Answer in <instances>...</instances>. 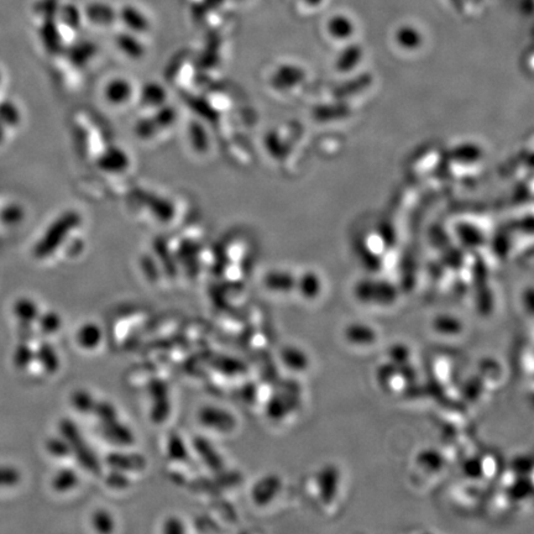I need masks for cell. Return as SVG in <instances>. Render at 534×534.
<instances>
[{"label":"cell","mask_w":534,"mask_h":534,"mask_svg":"<svg viewBox=\"0 0 534 534\" xmlns=\"http://www.w3.org/2000/svg\"><path fill=\"white\" fill-rule=\"evenodd\" d=\"M354 297L366 306L388 308L397 301V289L383 279H363L355 284Z\"/></svg>","instance_id":"obj_1"},{"label":"cell","mask_w":534,"mask_h":534,"mask_svg":"<svg viewBox=\"0 0 534 534\" xmlns=\"http://www.w3.org/2000/svg\"><path fill=\"white\" fill-rule=\"evenodd\" d=\"M58 430L62 437L67 440L70 444L71 454L75 455L77 461L88 471L93 474L100 473V460L95 456V452L87 444L83 435L78 429L75 422L71 420H62L58 427Z\"/></svg>","instance_id":"obj_2"},{"label":"cell","mask_w":534,"mask_h":534,"mask_svg":"<svg viewBox=\"0 0 534 534\" xmlns=\"http://www.w3.org/2000/svg\"><path fill=\"white\" fill-rule=\"evenodd\" d=\"M341 470L333 464H326L314 474L312 488L314 496L323 505H331L341 490Z\"/></svg>","instance_id":"obj_3"},{"label":"cell","mask_w":534,"mask_h":534,"mask_svg":"<svg viewBox=\"0 0 534 534\" xmlns=\"http://www.w3.org/2000/svg\"><path fill=\"white\" fill-rule=\"evenodd\" d=\"M198 421L202 426L219 433H232L237 421L232 412L217 406H205L199 410Z\"/></svg>","instance_id":"obj_4"},{"label":"cell","mask_w":534,"mask_h":534,"mask_svg":"<svg viewBox=\"0 0 534 534\" xmlns=\"http://www.w3.org/2000/svg\"><path fill=\"white\" fill-rule=\"evenodd\" d=\"M343 339L354 348H370L380 339L378 331L366 321H355L348 323L343 329Z\"/></svg>","instance_id":"obj_5"},{"label":"cell","mask_w":534,"mask_h":534,"mask_svg":"<svg viewBox=\"0 0 534 534\" xmlns=\"http://www.w3.org/2000/svg\"><path fill=\"white\" fill-rule=\"evenodd\" d=\"M299 393L297 391H291V388L286 391L277 393L271 396L267 405H266V415L274 421H282L291 413H294L299 406Z\"/></svg>","instance_id":"obj_6"},{"label":"cell","mask_w":534,"mask_h":534,"mask_svg":"<svg viewBox=\"0 0 534 534\" xmlns=\"http://www.w3.org/2000/svg\"><path fill=\"white\" fill-rule=\"evenodd\" d=\"M281 488H282L281 479L277 475L269 474L255 482V485L251 488V498L256 506H266L269 502L274 501L281 491Z\"/></svg>","instance_id":"obj_7"},{"label":"cell","mask_w":534,"mask_h":534,"mask_svg":"<svg viewBox=\"0 0 534 534\" xmlns=\"http://www.w3.org/2000/svg\"><path fill=\"white\" fill-rule=\"evenodd\" d=\"M110 469H115L123 473H139L144 471L147 466L146 458L139 453L113 452L105 459Z\"/></svg>","instance_id":"obj_8"},{"label":"cell","mask_w":534,"mask_h":534,"mask_svg":"<svg viewBox=\"0 0 534 534\" xmlns=\"http://www.w3.org/2000/svg\"><path fill=\"white\" fill-rule=\"evenodd\" d=\"M279 360L294 374H304L311 369L312 360L306 350L298 346H286L279 351Z\"/></svg>","instance_id":"obj_9"},{"label":"cell","mask_w":534,"mask_h":534,"mask_svg":"<svg viewBox=\"0 0 534 534\" xmlns=\"http://www.w3.org/2000/svg\"><path fill=\"white\" fill-rule=\"evenodd\" d=\"M430 329L443 338H456L465 331V323L452 313H438L430 321Z\"/></svg>","instance_id":"obj_10"},{"label":"cell","mask_w":534,"mask_h":534,"mask_svg":"<svg viewBox=\"0 0 534 534\" xmlns=\"http://www.w3.org/2000/svg\"><path fill=\"white\" fill-rule=\"evenodd\" d=\"M193 449L202 459V461L205 464V466L213 471V473H222L225 466L224 459L222 458L220 453L215 449V447L212 444V442L202 437H197L193 439Z\"/></svg>","instance_id":"obj_11"},{"label":"cell","mask_w":534,"mask_h":534,"mask_svg":"<svg viewBox=\"0 0 534 534\" xmlns=\"http://www.w3.org/2000/svg\"><path fill=\"white\" fill-rule=\"evenodd\" d=\"M102 434L105 439L112 444L120 445V447H130L135 442V434L130 427L127 426L123 422L115 421L100 424Z\"/></svg>","instance_id":"obj_12"},{"label":"cell","mask_w":534,"mask_h":534,"mask_svg":"<svg viewBox=\"0 0 534 534\" xmlns=\"http://www.w3.org/2000/svg\"><path fill=\"white\" fill-rule=\"evenodd\" d=\"M35 363L48 374H56L60 369V356L51 343L43 341L35 349Z\"/></svg>","instance_id":"obj_13"},{"label":"cell","mask_w":534,"mask_h":534,"mask_svg":"<svg viewBox=\"0 0 534 534\" xmlns=\"http://www.w3.org/2000/svg\"><path fill=\"white\" fill-rule=\"evenodd\" d=\"M76 341L82 349H97L103 341V331L97 323L87 321L77 329Z\"/></svg>","instance_id":"obj_14"},{"label":"cell","mask_w":534,"mask_h":534,"mask_svg":"<svg viewBox=\"0 0 534 534\" xmlns=\"http://www.w3.org/2000/svg\"><path fill=\"white\" fill-rule=\"evenodd\" d=\"M296 289L304 299L316 301L323 291L321 277L314 272H306L296 281Z\"/></svg>","instance_id":"obj_15"},{"label":"cell","mask_w":534,"mask_h":534,"mask_svg":"<svg viewBox=\"0 0 534 534\" xmlns=\"http://www.w3.org/2000/svg\"><path fill=\"white\" fill-rule=\"evenodd\" d=\"M296 281L292 274L284 271H274L266 274V289L276 294H289L296 289Z\"/></svg>","instance_id":"obj_16"},{"label":"cell","mask_w":534,"mask_h":534,"mask_svg":"<svg viewBox=\"0 0 534 534\" xmlns=\"http://www.w3.org/2000/svg\"><path fill=\"white\" fill-rule=\"evenodd\" d=\"M13 313L15 318L20 321V324H33L40 316V308L38 303L31 298H19L13 306Z\"/></svg>","instance_id":"obj_17"},{"label":"cell","mask_w":534,"mask_h":534,"mask_svg":"<svg viewBox=\"0 0 534 534\" xmlns=\"http://www.w3.org/2000/svg\"><path fill=\"white\" fill-rule=\"evenodd\" d=\"M416 464L427 473L437 474L444 468L445 459L438 450L427 448L417 454Z\"/></svg>","instance_id":"obj_18"},{"label":"cell","mask_w":534,"mask_h":534,"mask_svg":"<svg viewBox=\"0 0 534 534\" xmlns=\"http://www.w3.org/2000/svg\"><path fill=\"white\" fill-rule=\"evenodd\" d=\"M78 482H80V476L75 469L63 468L60 469L55 474V476L51 480V486L56 492L66 493L76 488L78 486Z\"/></svg>","instance_id":"obj_19"},{"label":"cell","mask_w":534,"mask_h":534,"mask_svg":"<svg viewBox=\"0 0 534 534\" xmlns=\"http://www.w3.org/2000/svg\"><path fill=\"white\" fill-rule=\"evenodd\" d=\"M328 33L334 38H348L354 33V23L346 15L331 16L328 23Z\"/></svg>","instance_id":"obj_20"},{"label":"cell","mask_w":534,"mask_h":534,"mask_svg":"<svg viewBox=\"0 0 534 534\" xmlns=\"http://www.w3.org/2000/svg\"><path fill=\"white\" fill-rule=\"evenodd\" d=\"M13 364L20 371H26L35 364V349L30 341H20L13 354Z\"/></svg>","instance_id":"obj_21"},{"label":"cell","mask_w":534,"mask_h":534,"mask_svg":"<svg viewBox=\"0 0 534 534\" xmlns=\"http://www.w3.org/2000/svg\"><path fill=\"white\" fill-rule=\"evenodd\" d=\"M167 456L176 463H185L188 460L189 452L180 434L170 435L167 440Z\"/></svg>","instance_id":"obj_22"},{"label":"cell","mask_w":534,"mask_h":534,"mask_svg":"<svg viewBox=\"0 0 534 534\" xmlns=\"http://www.w3.org/2000/svg\"><path fill=\"white\" fill-rule=\"evenodd\" d=\"M388 363L397 366L412 364V349L405 343H395L390 346L386 353Z\"/></svg>","instance_id":"obj_23"},{"label":"cell","mask_w":534,"mask_h":534,"mask_svg":"<svg viewBox=\"0 0 534 534\" xmlns=\"http://www.w3.org/2000/svg\"><path fill=\"white\" fill-rule=\"evenodd\" d=\"M95 396L83 388L76 390L75 393L71 395V405L77 412L87 415V413H92L95 410Z\"/></svg>","instance_id":"obj_24"},{"label":"cell","mask_w":534,"mask_h":534,"mask_svg":"<svg viewBox=\"0 0 534 534\" xmlns=\"http://www.w3.org/2000/svg\"><path fill=\"white\" fill-rule=\"evenodd\" d=\"M38 329L45 336H53L62 328V317L55 311L40 313L38 321Z\"/></svg>","instance_id":"obj_25"},{"label":"cell","mask_w":534,"mask_h":534,"mask_svg":"<svg viewBox=\"0 0 534 534\" xmlns=\"http://www.w3.org/2000/svg\"><path fill=\"white\" fill-rule=\"evenodd\" d=\"M90 520L95 530L100 533H112L115 530V520H114L113 516L103 508L95 511Z\"/></svg>","instance_id":"obj_26"},{"label":"cell","mask_w":534,"mask_h":534,"mask_svg":"<svg viewBox=\"0 0 534 534\" xmlns=\"http://www.w3.org/2000/svg\"><path fill=\"white\" fill-rule=\"evenodd\" d=\"M95 415V418L100 421V424H105V423H109V422L115 421L118 420V411L114 406L112 402L109 401H97L95 403V410L92 412Z\"/></svg>","instance_id":"obj_27"},{"label":"cell","mask_w":534,"mask_h":534,"mask_svg":"<svg viewBox=\"0 0 534 534\" xmlns=\"http://www.w3.org/2000/svg\"><path fill=\"white\" fill-rule=\"evenodd\" d=\"M45 448L48 450V454L57 459H65L71 455V449H70V444L67 443V440L62 437H53L50 438L45 444Z\"/></svg>","instance_id":"obj_28"},{"label":"cell","mask_w":534,"mask_h":534,"mask_svg":"<svg viewBox=\"0 0 534 534\" xmlns=\"http://www.w3.org/2000/svg\"><path fill=\"white\" fill-rule=\"evenodd\" d=\"M21 479L19 469L11 465H0V488L18 486Z\"/></svg>","instance_id":"obj_29"},{"label":"cell","mask_w":534,"mask_h":534,"mask_svg":"<svg viewBox=\"0 0 534 534\" xmlns=\"http://www.w3.org/2000/svg\"><path fill=\"white\" fill-rule=\"evenodd\" d=\"M397 41L403 48H417L421 43V33L417 28L412 26H402L398 28Z\"/></svg>","instance_id":"obj_30"},{"label":"cell","mask_w":534,"mask_h":534,"mask_svg":"<svg viewBox=\"0 0 534 534\" xmlns=\"http://www.w3.org/2000/svg\"><path fill=\"white\" fill-rule=\"evenodd\" d=\"M105 484L113 490L123 491L132 485V480L129 478L128 474L112 469V471L105 476Z\"/></svg>","instance_id":"obj_31"},{"label":"cell","mask_w":534,"mask_h":534,"mask_svg":"<svg viewBox=\"0 0 534 534\" xmlns=\"http://www.w3.org/2000/svg\"><path fill=\"white\" fill-rule=\"evenodd\" d=\"M150 413H151L152 421L156 422V423L165 422L170 417V398H160L156 401H152V408Z\"/></svg>","instance_id":"obj_32"},{"label":"cell","mask_w":534,"mask_h":534,"mask_svg":"<svg viewBox=\"0 0 534 534\" xmlns=\"http://www.w3.org/2000/svg\"><path fill=\"white\" fill-rule=\"evenodd\" d=\"M217 368L219 371L229 375L241 374L245 371V365L241 364L239 360L230 359V358L217 360Z\"/></svg>","instance_id":"obj_33"},{"label":"cell","mask_w":534,"mask_h":534,"mask_svg":"<svg viewBox=\"0 0 534 534\" xmlns=\"http://www.w3.org/2000/svg\"><path fill=\"white\" fill-rule=\"evenodd\" d=\"M149 395L151 397L152 401H156L160 398L169 397V388L162 380H152L150 385H149Z\"/></svg>","instance_id":"obj_34"},{"label":"cell","mask_w":534,"mask_h":534,"mask_svg":"<svg viewBox=\"0 0 534 534\" xmlns=\"http://www.w3.org/2000/svg\"><path fill=\"white\" fill-rule=\"evenodd\" d=\"M164 532L169 534L185 533L186 527L180 518L169 517L164 523Z\"/></svg>","instance_id":"obj_35"},{"label":"cell","mask_w":534,"mask_h":534,"mask_svg":"<svg viewBox=\"0 0 534 534\" xmlns=\"http://www.w3.org/2000/svg\"><path fill=\"white\" fill-rule=\"evenodd\" d=\"M309 5H319L323 0H304Z\"/></svg>","instance_id":"obj_36"}]
</instances>
